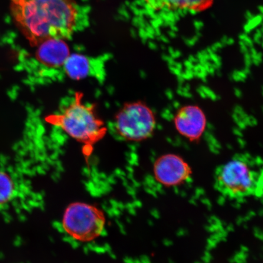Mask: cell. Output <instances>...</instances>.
Instances as JSON below:
<instances>
[{
  "label": "cell",
  "instance_id": "obj_1",
  "mask_svg": "<svg viewBox=\"0 0 263 263\" xmlns=\"http://www.w3.org/2000/svg\"><path fill=\"white\" fill-rule=\"evenodd\" d=\"M11 14L32 47L73 34L78 15L74 0H11Z\"/></svg>",
  "mask_w": 263,
  "mask_h": 263
},
{
  "label": "cell",
  "instance_id": "obj_2",
  "mask_svg": "<svg viewBox=\"0 0 263 263\" xmlns=\"http://www.w3.org/2000/svg\"><path fill=\"white\" fill-rule=\"evenodd\" d=\"M214 185L222 196L241 200L263 193V165L249 156H235L215 171Z\"/></svg>",
  "mask_w": 263,
  "mask_h": 263
},
{
  "label": "cell",
  "instance_id": "obj_3",
  "mask_svg": "<svg viewBox=\"0 0 263 263\" xmlns=\"http://www.w3.org/2000/svg\"><path fill=\"white\" fill-rule=\"evenodd\" d=\"M82 97V93L77 92L74 101L63 111L48 115L45 121L60 127L72 139L83 144L88 154V150L106 136L107 129L94 106L84 103Z\"/></svg>",
  "mask_w": 263,
  "mask_h": 263
},
{
  "label": "cell",
  "instance_id": "obj_4",
  "mask_svg": "<svg viewBox=\"0 0 263 263\" xmlns=\"http://www.w3.org/2000/svg\"><path fill=\"white\" fill-rule=\"evenodd\" d=\"M115 127L118 135L125 140L136 142L144 141L155 130L156 116L143 102L126 103L115 117Z\"/></svg>",
  "mask_w": 263,
  "mask_h": 263
},
{
  "label": "cell",
  "instance_id": "obj_5",
  "mask_svg": "<svg viewBox=\"0 0 263 263\" xmlns=\"http://www.w3.org/2000/svg\"><path fill=\"white\" fill-rule=\"evenodd\" d=\"M106 219L103 212L93 205L76 202L66 209L63 218L65 232L78 241L96 239L103 232Z\"/></svg>",
  "mask_w": 263,
  "mask_h": 263
},
{
  "label": "cell",
  "instance_id": "obj_6",
  "mask_svg": "<svg viewBox=\"0 0 263 263\" xmlns=\"http://www.w3.org/2000/svg\"><path fill=\"white\" fill-rule=\"evenodd\" d=\"M176 129L180 135L190 141H197L205 130L206 119L205 113L194 105L180 108L174 117Z\"/></svg>",
  "mask_w": 263,
  "mask_h": 263
},
{
  "label": "cell",
  "instance_id": "obj_7",
  "mask_svg": "<svg viewBox=\"0 0 263 263\" xmlns=\"http://www.w3.org/2000/svg\"><path fill=\"white\" fill-rule=\"evenodd\" d=\"M157 180L165 185H176L185 180L190 169L183 159L174 154H167L158 159L154 164Z\"/></svg>",
  "mask_w": 263,
  "mask_h": 263
},
{
  "label": "cell",
  "instance_id": "obj_8",
  "mask_svg": "<svg viewBox=\"0 0 263 263\" xmlns=\"http://www.w3.org/2000/svg\"><path fill=\"white\" fill-rule=\"evenodd\" d=\"M148 11L153 12H199L209 9L214 0H140Z\"/></svg>",
  "mask_w": 263,
  "mask_h": 263
},
{
  "label": "cell",
  "instance_id": "obj_9",
  "mask_svg": "<svg viewBox=\"0 0 263 263\" xmlns=\"http://www.w3.org/2000/svg\"><path fill=\"white\" fill-rule=\"evenodd\" d=\"M37 47L36 58L39 62L48 67H62L70 55V49L63 39H48Z\"/></svg>",
  "mask_w": 263,
  "mask_h": 263
},
{
  "label": "cell",
  "instance_id": "obj_10",
  "mask_svg": "<svg viewBox=\"0 0 263 263\" xmlns=\"http://www.w3.org/2000/svg\"><path fill=\"white\" fill-rule=\"evenodd\" d=\"M63 67L68 77L74 80L86 78L90 69L89 61L84 55L80 54H70Z\"/></svg>",
  "mask_w": 263,
  "mask_h": 263
},
{
  "label": "cell",
  "instance_id": "obj_11",
  "mask_svg": "<svg viewBox=\"0 0 263 263\" xmlns=\"http://www.w3.org/2000/svg\"><path fill=\"white\" fill-rule=\"evenodd\" d=\"M16 185L8 173L0 170V206L5 205L14 198Z\"/></svg>",
  "mask_w": 263,
  "mask_h": 263
}]
</instances>
